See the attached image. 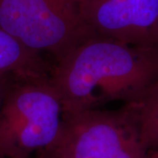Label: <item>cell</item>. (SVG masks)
I'll return each instance as SVG.
<instances>
[{
	"instance_id": "1",
	"label": "cell",
	"mask_w": 158,
	"mask_h": 158,
	"mask_svg": "<svg viewBox=\"0 0 158 158\" xmlns=\"http://www.w3.org/2000/svg\"><path fill=\"white\" fill-rule=\"evenodd\" d=\"M64 114L135 103L158 80V48L96 35L77 46L51 70Z\"/></svg>"
},
{
	"instance_id": "2",
	"label": "cell",
	"mask_w": 158,
	"mask_h": 158,
	"mask_svg": "<svg viewBox=\"0 0 158 158\" xmlns=\"http://www.w3.org/2000/svg\"><path fill=\"white\" fill-rule=\"evenodd\" d=\"M63 115L49 77H12L0 106V158H32L52 147Z\"/></svg>"
},
{
	"instance_id": "3",
	"label": "cell",
	"mask_w": 158,
	"mask_h": 158,
	"mask_svg": "<svg viewBox=\"0 0 158 158\" xmlns=\"http://www.w3.org/2000/svg\"><path fill=\"white\" fill-rule=\"evenodd\" d=\"M0 28L29 50L49 53L56 62L97 35L76 0H0Z\"/></svg>"
},
{
	"instance_id": "4",
	"label": "cell",
	"mask_w": 158,
	"mask_h": 158,
	"mask_svg": "<svg viewBox=\"0 0 158 158\" xmlns=\"http://www.w3.org/2000/svg\"><path fill=\"white\" fill-rule=\"evenodd\" d=\"M50 148L61 158H148L135 115L127 106L64 114Z\"/></svg>"
},
{
	"instance_id": "5",
	"label": "cell",
	"mask_w": 158,
	"mask_h": 158,
	"mask_svg": "<svg viewBox=\"0 0 158 158\" xmlns=\"http://www.w3.org/2000/svg\"><path fill=\"white\" fill-rule=\"evenodd\" d=\"M80 16L97 35L158 48V0H76Z\"/></svg>"
},
{
	"instance_id": "6",
	"label": "cell",
	"mask_w": 158,
	"mask_h": 158,
	"mask_svg": "<svg viewBox=\"0 0 158 158\" xmlns=\"http://www.w3.org/2000/svg\"><path fill=\"white\" fill-rule=\"evenodd\" d=\"M52 69L40 54L29 50L0 28V76L49 77Z\"/></svg>"
},
{
	"instance_id": "7",
	"label": "cell",
	"mask_w": 158,
	"mask_h": 158,
	"mask_svg": "<svg viewBox=\"0 0 158 158\" xmlns=\"http://www.w3.org/2000/svg\"><path fill=\"white\" fill-rule=\"evenodd\" d=\"M125 106H129L135 115L147 150L158 145V80L137 101Z\"/></svg>"
},
{
	"instance_id": "8",
	"label": "cell",
	"mask_w": 158,
	"mask_h": 158,
	"mask_svg": "<svg viewBox=\"0 0 158 158\" xmlns=\"http://www.w3.org/2000/svg\"><path fill=\"white\" fill-rule=\"evenodd\" d=\"M12 77H7V76H0V106L3 102L4 97L7 90V87L11 82Z\"/></svg>"
},
{
	"instance_id": "9",
	"label": "cell",
	"mask_w": 158,
	"mask_h": 158,
	"mask_svg": "<svg viewBox=\"0 0 158 158\" xmlns=\"http://www.w3.org/2000/svg\"><path fill=\"white\" fill-rule=\"evenodd\" d=\"M34 158H61L50 148L40 150L34 155Z\"/></svg>"
},
{
	"instance_id": "10",
	"label": "cell",
	"mask_w": 158,
	"mask_h": 158,
	"mask_svg": "<svg viewBox=\"0 0 158 158\" xmlns=\"http://www.w3.org/2000/svg\"><path fill=\"white\" fill-rule=\"evenodd\" d=\"M148 158H158V145L148 149Z\"/></svg>"
}]
</instances>
